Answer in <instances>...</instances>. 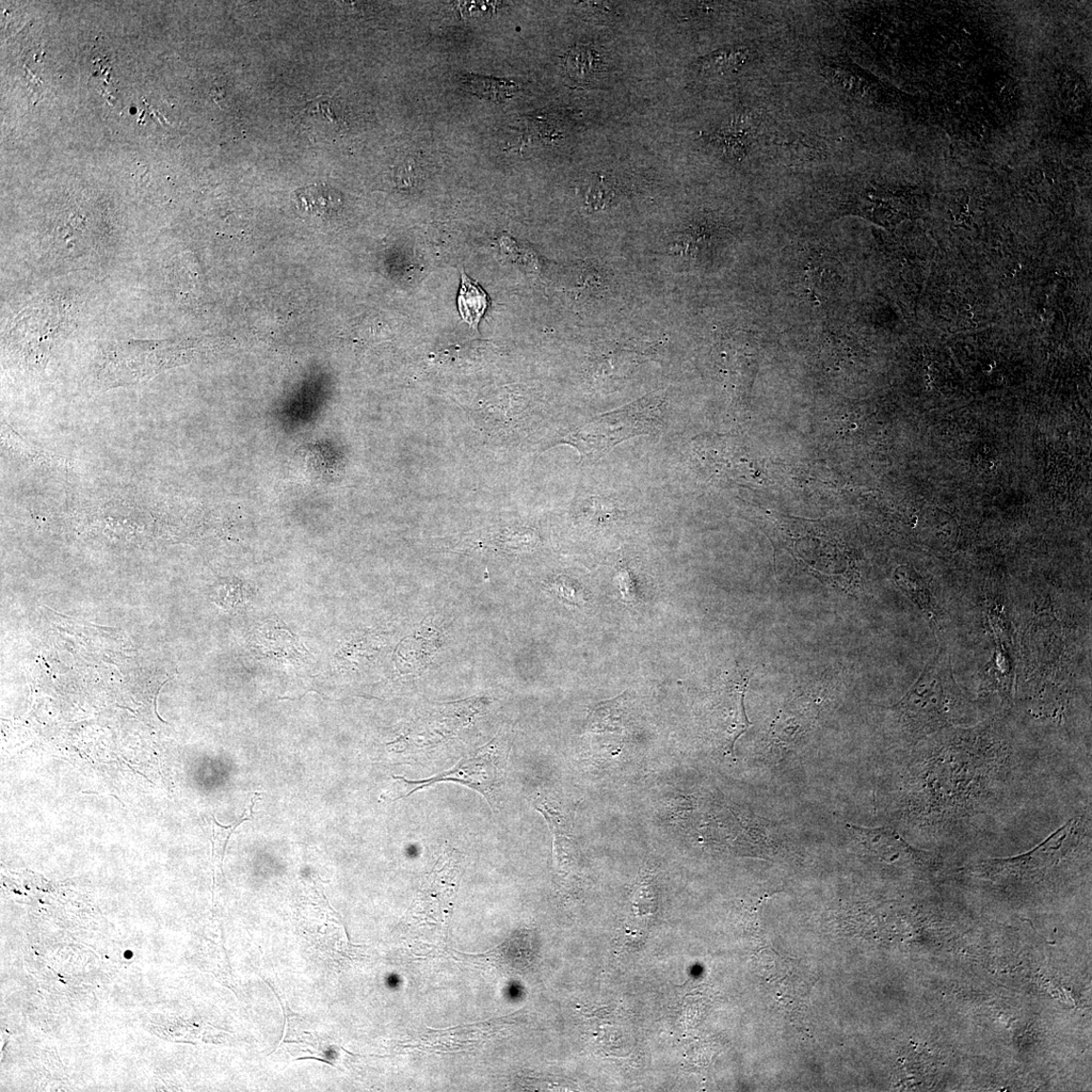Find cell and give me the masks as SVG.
Listing matches in <instances>:
<instances>
[{"instance_id": "cell-2", "label": "cell", "mask_w": 1092, "mask_h": 1092, "mask_svg": "<svg viewBox=\"0 0 1092 1092\" xmlns=\"http://www.w3.org/2000/svg\"><path fill=\"white\" fill-rule=\"evenodd\" d=\"M893 710L910 734L921 738L965 724L972 706L955 682L949 654L940 650Z\"/></svg>"}, {"instance_id": "cell-11", "label": "cell", "mask_w": 1092, "mask_h": 1092, "mask_svg": "<svg viewBox=\"0 0 1092 1092\" xmlns=\"http://www.w3.org/2000/svg\"><path fill=\"white\" fill-rule=\"evenodd\" d=\"M304 120L311 125L312 130L314 128V131L324 134L337 132L341 127L339 117L334 114L331 107V100L325 99L324 96H320L307 105L303 111Z\"/></svg>"}, {"instance_id": "cell-6", "label": "cell", "mask_w": 1092, "mask_h": 1092, "mask_svg": "<svg viewBox=\"0 0 1092 1092\" xmlns=\"http://www.w3.org/2000/svg\"><path fill=\"white\" fill-rule=\"evenodd\" d=\"M554 834V855L558 869L569 872L577 862L579 850L566 819L546 805L536 807Z\"/></svg>"}, {"instance_id": "cell-3", "label": "cell", "mask_w": 1092, "mask_h": 1092, "mask_svg": "<svg viewBox=\"0 0 1092 1092\" xmlns=\"http://www.w3.org/2000/svg\"><path fill=\"white\" fill-rule=\"evenodd\" d=\"M666 406L665 392L650 394L628 406L597 417L560 442L574 446L582 460H596L623 441L660 430Z\"/></svg>"}, {"instance_id": "cell-12", "label": "cell", "mask_w": 1092, "mask_h": 1092, "mask_svg": "<svg viewBox=\"0 0 1092 1092\" xmlns=\"http://www.w3.org/2000/svg\"><path fill=\"white\" fill-rule=\"evenodd\" d=\"M583 516L595 525L606 524L616 520L621 511L614 501L603 497H591L581 506Z\"/></svg>"}, {"instance_id": "cell-5", "label": "cell", "mask_w": 1092, "mask_h": 1092, "mask_svg": "<svg viewBox=\"0 0 1092 1092\" xmlns=\"http://www.w3.org/2000/svg\"><path fill=\"white\" fill-rule=\"evenodd\" d=\"M508 752L509 747L503 738L496 737L472 756L462 759L455 767L439 775L423 780H408L401 776L393 778L405 783L411 789L403 798L438 783L454 782L480 793L493 808L501 796Z\"/></svg>"}, {"instance_id": "cell-10", "label": "cell", "mask_w": 1092, "mask_h": 1092, "mask_svg": "<svg viewBox=\"0 0 1092 1092\" xmlns=\"http://www.w3.org/2000/svg\"><path fill=\"white\" fill-rule=\"evenodd\" d=\"M625 694L612 701L601 703L594 711L590 719V730L595 732H619L624 727Z\"/></svg>"}, {"instance_id": "cell-1", "label": "cell", "mask_w": 1092, "mask_h": 1092, "mask_svg": "<svg viewBox=\"0 0 1092 1092\" xmlns=\"http://www.w3.org/2000/svg\"><path fill=\"white\" fill-rule=\"evenodd\" d=\"M983 733H959L934 746L918 775L915 808L926 821L944 823L982 811L1007 770L1001 743Z\"/></svg>"}, {"instance_id": "cell-14", "label": "cell", "mask_w": 1092, "mask_h": 1092, "mask_svg": "<svg viewBox=\"0 0 1092 1092\" xmlns=\"http://www.w3.org/2000/svg\"><path fill=\"white\" fill-rule=\"evenodd\" d=\"M619 582H620V586H621V592H622L623 599L626 602H631V603L634 602L635 600V590H634V586L633 584L634 582L631 579V575H630V573L628 571H626L624 569H622L620 571Z\"/></svg>"}, {"instance_id": "cell-9", "label": "cell", "mask_w": 1092, "mask_h": 1092, "mask_svg": "<svg viewBox=\"0 0 1092 1092\" xmlns=\"http://www.w3.org/2000/svg\"><path fill=\"white\" fill-rule=\"evenodd\" d=\"M465 89L478 98L501 104L511 99L518 91L516 84L506 79L468 74L463 80Z\"/></svg>"}, {"instance_id": "cell-4", "label": "cell", "mask_w": 1092, "mask_h": 1092, "mask_svg": "<svg viewBox=\"0 0 1092 1092\" xmlns=\"http://www.w3.org/2000/svg\"><path fill=\"white\" fill-rule=\"evenodd\" d=\"M1088 833L1090 819L1086 814L1079 815L1071 818L1030 852L1013 858L983 861L970 867V870L989 880L1034 882L1078 852L1082 846H1085Z\"/></svg>"}, {"instance_id": "cell-13", "label": "cell", "mask_w": 1092, "mask_h": 1092, "mask_svg": "<svg viewBox=\"0 0 1092 1092\" xmlns=\"http://www.w3.org/2000/svg\"><path fill=\"white\" fill-rule=\"evenodd\" d=\"M567 68L576 82H586L597 71L598 58L587 48H575L568 56Z\"/></svg>"}, {"instance_id": "cell-7", "label": "cell", "mask_w": 1092, "mask_h": 1092, "mask_svg": "<svg viewBox=\"0 0 1092 1092\" xmlns=\"http://www.w3.org/2000/svg\"><path fill=\"white\" fill-rule=\"evenodd\" d=\"M296 203L303 214L317 218H329L340 210L341 198L326 185H310L296 192Z\"/></svg>"}, {"instance_id": "cell-8", "label": "cell", "mask_w": 1092, "mask_h": 1092, "mask_svg": "<svg viewBox=\"0 0 1092 1092\" xmlns=\"http://www.w3.org/2000/svg\"><path fill=\"white\" fill-rule=\"evenodd\" d=\"M461 280L458 296L459 313L465 322L473 328H478L479 320L484 316L489 306V299L481 287L464 272L461 273Z\"/></svg>"}]
</instances>
